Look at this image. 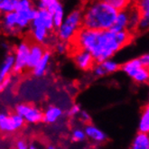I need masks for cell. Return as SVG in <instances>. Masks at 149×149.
I'll return each instance as SVG.
<instances>
[{
	"instance_id": "obj_1",
	"label": "cell",
	"mask_w": 149,
	"mask_h": 149,
	"mask_svg": "<svg viewBox=\"0 0 149 149\" xmlns=\"http://www.w3.org/2000/svg\"><path fill=\"white\" fill-rule=\"evenodd\" d=\"M133 37L134 34L127 30L116 33L110 30L95 31L82 27L72 41L71 47L91 52L96 63H100L127 45Z\"/></svg>"
},
{
	"instance_id": "obj_2",
	"label": "cell",
	"mask_w": 149,
	"mask_h": 149,
	"mask_svg": "<svg viewBox=\"0 0 149 149\" xmlns=\"http://www.w3.org/2000/svg\"><path fill=\"white\" fill-rule=\"evenodd\" d=\"M82 27L95 31H109L118 12L107 1H94L82 7Z\"/></svg>"
},
{
	"instance_id": "obj_3",
	"label": "cell",
	"mask_w": 149,
	"mask_h": 149,
	"mask_svg": "<svg viewBox=\"0 0 149 149\" xmlns=\"http://www.w3.org/2000/svg\"><path fill=\"white\" fill-rule=\"evenodd\" d=\"M83 12L81 8H76L65 16L63 24L56 29L55 34L62 42L71 43L78 32L82 28Z\"/></svg>"
},
{
	"instance_id": "obj_4",
	"label": "cell",
	"mask_w": 149,
	"mask_h": 149,
	"mask_svg": "<svg viewBox=\"0 0 149 149\" xmlns=\"http://www.w3.org/2000/svg\"><path fill=\"white\" fill-rule=\"evenodd\" d=\"M121 71L127 74L132 80L139 84L149 83V69L142 65L139 58H135L122 64Z\"/></svg>"
},
{
	"instance_id": "obj_5",
	"label": "cell",
	"mask_w": 149,
	"mask_h": 149,
	"mask_svg": "<svg viewBox=\"0 0 149 149\" xmlns=\"http://www.w3.org/2000/svg\"><path fill=\"white\" fill-rule=\"evenodd\" d=\"M15 112L20 115L26 123L36 124L42 121L43 111L36 107V105L30 103H19L15 108Z\"/></svg>"
},
{
	"instance_id": "obj_6",
	"label": "cell",
	"mask_w": 149,
	"mask_h": 149,
	"mask_svg": "<svg viewBox=\"0 0 149 149\" xmlns=\"http://www.w3.org/2000/svg\"><path fill=\"white\" fill-rule=\"evenodd\" d=\"M25 124V120L16 112L0 114V130L5 134H11L20 130Z\"/></svg>"
},
{
	"instance_id": "obj_7",
	"label": "cell",
	"mask_w": 149,
	"mask_h": 149,
	"mask_svg": "<svg viewBox=\"0 0 149 149\" xmlns=\"http://www.w3.org/2000/svg\"><path fill=\"white\" fill-rule=\"evenodd\" d=\"M31 45L32 42L30 41H23L15 48L14 73H20L24 69H27Z\"/></svg>"
},
{
	"instance_id": "obj_8",
	"label": "cell",
	"mask_w": 149,
	"mask_h": 149,
	"mask_svg": "<svg viewBox=\"0 0 149 149\" xmlns=\"http://www.w3.org/2000/svg\"><path fill=\"white\" fill-rule=\"evenodd\" d=\"M71 54L76 66L82 71H89L91 69L92 70L95 64L97 63L92 54L87 51L72 48Z\"/></svg>"
},
{
	"instance_id": "obj_9",
	"label": "cell",
	"mask_w": 149,
	"mask_h": 149,
	"mask_svg": "<svg viewBox=\"0 0 149 149\" xmlns=\"http://www.w3.org/2000/svg\"><path fill=\"white\" fill-rule=\"evenodd\" d=\"M2 28L5 34L11 36H18L23 32L18 26V15L16 12L6 14L3 15Z\"/></svg>"
},
{
	"instance_id": "obj_10",
	"label": "cell",
	"mask_w": 149,
	"mask_h": 149,
	"mask_svg": "<svg viewBox=\"0 0 149 149\" xmlns=\"http://www.w3.org/2000/svg\"><path fill=\"white\" fill-rule=\"evenodd\" d=\"M141 15L136 33H145L149 30V0H140L135 2Z\"/></svg>"
},
{
	"instance_id": "obj_11",
	"label": "cell",
	"mask_w": 149,
	"mask_h": 149,
	"mask_svg": "<svg viewBox=\"0 0 149 149\" xmlns=\"http://www.w3.org/2000/svg\"><path fill=\"white\" fill-rule=\"evenodd\" d=\"M45 47L40 45L37 42H32L31 49H30V54L28 58V64L27 69L33 70L34 67L37 65V63L42 60L45 54Z\"/></svg>"
},
{
	"instance_id": "obj_12",
	"label": "cell",
	"mask_w": 149,
	"mask_h": 149,
	"mask_svg": "<svg viewBox=\"0 0 149 149\" xmlns=\"http://www.w3.org/2000/svg\"><path fill=\"white\" fill-rule=\"evenodd\" d=\"M31 24L42 25V26H45V27H46L50 32L55 30L54 18H52V14L48 10H45V9H38L36 19L31 23Z\"/></svg>"
},
{
	"instance_id": "obj_13",
	"label": "cell",
	"mask_w": 149,
	"mask_h": 149,
	"mask_svg": "<svg viewBox=\"0 0 149 149\" xmlns=\"http://www.w3.org/2000/svg\"><path fill=\"white\" fill-rule=\"evenodd\" d=\"M63 110L60 107L55 105H50L43 111L42 122L46 124H54L63 117Z\"/></svg>"
},
{
	"instance_id": "obj_14",
	"label": "cell",
	"mask_w": 149,
	"mask_h": 149,
	"mask_svg": "<svg viewBox=\"0 0 149 149\" xmlns=\"http://www.w3.org/2000/svg\"><path fill=\"white\" fill-rule=\"evenodd\" d=\"M128 12H129V20H128L127 30L134 34L137 32L138 24L140 19H141V15H140L138 8L136 6V3L130 4L128 7Z\"/></svg>"
},
{
	"instance_id": "obj_15",
	"label": "cell",
	"mask_w": 149,
	"mask_h": 149,
	"mask_svg": "<svg viewBox=\"0 0 149 149\" xmlns=\"http://www.w3.org/2000/svg\"><path fill=\"white\" fill-rule=\"evenodd\" d=\"M84 131L86 133L87 137L91 139L92 141H94L97 144L105 142L108 138L107 135L105 134L101 129H100L99 127H97L96 126H94L91 123L85 125Z\"/></svg>"
},
{
	"instance_id": "obj_16",
	"label": "cell",
	"mask_w": 149,
	"mask_h": 149,
	"mask_svg": "<svg viewBox=\"0 0 149 149\" xmlns=\"http://www.w3.org/2000/svg\"><path fill=\"white\" fill-rule=\"evenodd\" d=\"M129 20V12L128 8L126 10L120 11L118 14L116 21L114 23L113 26L110 28V31L113 33H120L127 29V24Z\"/></svg>"
},
{
	"instance_id": "obj_17",
	"label": "cell",
	"mask_w": 149,
	"mask_h": 149,
	"mask_svg": "<svg viewBox=\"0 0 149 149\" xmlns=\"http://www.w3.org/2000/svg\"><path fill=\"white\" fill-rule=\"evenodd\" d=\"M51 58H52V52L49 50L45 51V54L42 58V60L37 63V65L32 70V74L34 77H42L45 75L47 71H48V67L51 62Z\"/></svg>"
},
{
	"instance_id": "obj_18",
	"label": "cell",
	"mask_w": 149,
	"mask_h": 149,
	"mask_svg": "<svg viewBox=\"0 0 149 149\" xmlns=\"http://www.w3.org/2000/svg\"><path fill=\"white\" fill-rule=\"evenodd\" d=\"M15 67V55L14 54H8L2 63L1 68H0V81L8 76H10L12 72H14Z\"/></svg>"
},
{
	"instance_id": "obj_19",
	"label": "cell",
	"mask_w": 149,
	"mask_h": 149,
	"mask_svg": "<svg viewBox=\"0 0 149 149\" xmlns=\"http://www.w3.org/2000/svg\"><path fill=\"white\" fill-rule=\"evenodd\" d=\"M129 149H149V133L138 132L135 136Z\"/></svg>"
},
{
	"instance_id": "obj_20",
	"label": "cell",
	"mask_w": 149,
	"mask_h": 149,
	"mask_svg": "<svg viewBox=\"0 0 149 149\" xmlns=\"http://www.w3.org/2000/svg\"><path fill=\"white\" fill-rule=\"evenodd\" d=\"M138 131L141 133H149V103L142 109L138 123Z\"/></svg>"
},
{
	"instance_id": "obj_21",
	"label": "cell",
	"mask_w": 149,
	"mask_h": 149,
	"mask_svg": "<svg viewBox=\"0 0 149 149\" xmlns=\"http://www.w3.org/2000/svg\"><path fill=\"white\" fill-rule=\"evenodd\" d=\"M52 18H54V28L55 30L58 29L61 25L63 24L65 16H64V8L62 3H60L57 6L56 9L52 14Z\"/></svg>"
},
{
	"instance_id": "obj_22",
	"label": "cell",
	"mask_w": 149,
	"mask_h": 149,
	"mask_svg": "<svg viewBox=\"0 0 149 149\" xmlns=\"http://www.w3.org/2000/svg\"><path fill=\"white\" fill-rule=\"evenodd\" d=\"M18 0H1L0 1V10L6 15L15 12Z\"/></svg>"
},
{
	"instance_id": "obj_23",
	"label": "cell",
	"mask_w": 149,
	"mask_h": 149,
	"mask_svg": "<svg viewBox=\"0 0 149 149\" xmlns=\"http://www.w3.org/2000/svg\"><path fill=\"white\" fill-rule=\"evenodd\" d=\"M100 64L104 68L105 72H107V74L116 72L118 70H119L120 67H121L117 62H115V61H113L111 59H109L107 61H104L103 63H100Z\"/></svg>"
},
{
	"instance_id": "obj_24",
	"label": "cell",
	"mask_w": 149,
	"mask_h": 149,
	"mask_svg": "<svg viewBox=\"0 0 149 149\" xmlns=\"http://www.w3.org/2000/svg\"><path fill=\"white\" fill-rule=\"evenodd\" d=\"M107 1L118 12L127 9L131 4L129 1H127V0H107Z\"/></svg>"
},
{
	"instance_id": "obj_25",
	"label": "cell",
	"mask_w": 149,
	"mask_h": 149,
	"mask_svg": "<svg viewBox=\"0 0 149 149\" xmlns=\"http://www.w3.org/2000/svg\"><path fill=\"white\" fill-rule=\"evenodd\" d=\"M87 137L86 133L84 129L80 128V127H76L72 130V139L74 142H81L83 140H85V138Z\"/></svg>"
},
{
	"instance_id": "obj_26",
	"label": "cell",
	"mask_w": 149,
	"mask_h": 149,
	"mask_svg": "<svg viewBox=\"0 0 149 149\" xmlns=\"http://www.w3.org/2000/svg\"><path fill=\"white\" fill-rule=\"evenodd\" d=\"M54 49L56 50L57 52L59 54H65L66 52L68 51H71L72 47H71V43L70 42H62L60 41L56 43V45L54 46Z\"/></svg>"
},
{
	"instance_id": "obj_27",
	"label": "cell",
	"mask_w": 149,
	"mask_h": 149,
	"mask_svg": "<svg viewBox=\"0 0 149 149\" xmlns=\"http://www.w3.org/2000/svg\"><path fill=\"white\" fill-rule=\"evenodd\" d=\"M81 112V106L79 104H73L67 111V115L70 118H74L76 116H79Z\"/></svg>"
},
{
	"instance_id": "obj_28",
	"label": "cell",
	"mask_w": 149,
	"mask_h": 149,
	"mask_svg": "<svg viewBox=\"0 0 149 149\" xmlns=\"http://www.w3.org/2000/svg\"><path fill=\"white\" fill-rule=\"evenodd\" d=\"M12 82H13L12 76L10 75V76L6 77L5 80H3L2 81H0V91H1L2 92L6 91L8 88L12 85Z\"/></svg>"
},
{
	"instance_id": "obj_29",
	"label": "cell",
	"mask_w": 149,
	"mask_h": 149,
	"mask_svg": "<svg viewBox=\"0 0 149 149\" xmlns=\"http://www.w3.org/2000/svg\"><path fill=\"white\" fill-rule=\"evenodd\" d=\"M29 144L24 138H18L15 141V149H29Z\"/></svg>"
},
{
	"instance_id": "obj_30",
	"label": "cell",
	"mask_w": 149,
	"mask_h": 149,
	"mask_svg": "<svg viewBox=\"0 0 149 149\" xmlns=\"http://www.w3.org/2000/svg\"><path fill=\"white\" fill-rule=\"evenodd\" d=\"M92 70H93V73L97 77H103L107 74V72H105L104 68L100 63H96Z\"/></svg>"
},
{
	"instance_id": "obj_31",
	"label": "cell",
	"mask_w": 149,
	"mask_h": 149,
	"mask_svg": "<svg viewBox=\"0 0 149 149\" xmlns=\"http://www.w3.org/2000/svg\"><path fill=\"white\" fill-rule=\"evenodd\" d=\"M79 117H80L81 121H82L83 123H85L86 125H87V124H90L91 118V115H90V114L88 113L86 110H81V112L80 115H79Z\"/></svg>"
},
{
	"instance_id": "obj_32",
	"label": "cell",
	"mask_w": 149,
	"mask_h": 149,
	"mask_svg": "<svg viewBox=\"0 0 149 149\" xmlns=\"http://www.w3.org/2000/svg\"><path fill=\"white\" fill-rule=\"evenodd\" d=\"M139 59H140V61H141L142 65H143L144 67L149 69V52L143 54L141 57H139Z\"/></svg>"
},
{
	"instance_id": "obj_33",
	"label": "cell",
	"mask_w": 149,
	"mask_h": 149,
	"mask_svg": "<svg viewBox=\"0 0 149 149\" xmlns=\"http://www.w3.org/2000/svg\"><path fill=\"white\" fill-rule=\"evenodd\" d=\"M29 149H38V147L36 146V145L34 144V143H32L29 146Z\"/></svg>"
},
{
	"instance_id": "obj_34",
	"label": "cell",
	"mask_w": 149,
	"mask_h": 149,
	"mask_svg": "<svg viewBox=\"0 0 149 149\" xmlns=\"http://www.w3.org/2000/svg\"><path fill=\"white\" fill-rule=\"evenodd\" d=\"M46 149H57V148H56L54 146H52V145H49V146H47Z\"/></svg>"
},
{
	"instance_id": "obj_35",
	"label": "cell",
	"mask_w": 149,
	"mask_h": 149,
	"mask_svg": "<svg viewBox=\"0 0 149 149\" xmlns=\"http://www.w3.org/2000/svg\"><path fill=\"white\" fill-rule=\"evenodd\" d=\"M82 149H90V148H89V147H83Z\"/></svg>"
}]
</instances>
